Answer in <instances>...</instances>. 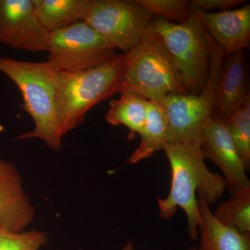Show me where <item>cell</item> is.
I'll return each mask as SVG.
<instances>
[{
  "label": "cell",
  "mask_w": 250,
  "mask_h": 250,
  "mask_svg": "<svg viewBox=\"0 0 250 250\" xmlns=\"http://www.w3.org/2000/svg\"><path fill=\"white\" fill-rule=\"evenodd\" d=\"M162 150L170 164L172 179L167 196L157 198L159 215L169 220L182 208L187 218L188 234L196 240L200 222L196 192L209 207L215 205L226 188L225 179L208 170L200 143H166Z\"/></svg>",
  "instance_id": "1"
},
{
  "label": "cell",
  "mask_w": 250,
  "mask_h": 250,
  "mask_svg": "<svg viewBox=\"0 0 250 250\" xmlns=\"http://www.w3.org/2000/svg\"><path fill=\"white\" fill-rule=\"evenodd\" d=\"M0 72L9 77L22 94V108L34 123L29 132L15 140H42L47 147L59 151L62 139L56 111V79L58 70L49 62H30L0 57Z\"/></svg>",
  "instance_id": "2"
},
{
  "label": "cell",
  "mask_w": 250,
  "mask_h": 250,
  "mask_svg": "<svg viewBox=\"0 0 250 250\" xmlns=\"http://www.w3.org/2000/svg\"><path fill=\"white\" fill-rule=\"evenodd\" d=\"M125 57L116 54L88 70L57 72L56 111L62 138L83 123L95 105L118 93Z\"/></svg>",
  "instance_id": "3"
},
{
  "label": "cell",
  "mask_w": 250,
  "mask_h": 250,
  "mask_svg": "<svg viewBox=\"0 0 250 250\" xmlns=\"http://www.w3.org/2000/svg\"><path fill=\"white\" fill-rule=\"evenodd\" d=\"M125 56L118 93L134 94L155 103L167 95L188 94L170 54L152 29Z\"/></svg>",
  "instance_id": "4"
},
{
  "label": "cell",
  "mask_w": 250,
  "mask_h": 250,
  "mask_svg": "<svg viewBox=\"0 0 250 250\" xmlns=\"http://www.w3.org/2000/svg\"><path fill=\"white\" fill-rule=\"evenodd\" d=\"M150 29L160 37L178 71L188 94L200 93L209 72V35L192 11L186 22L178 24L152 18Z\"/></svg>",
  "instance_id": "5"
},
{
  "label": "cell",
  "mask_w": 250,
  "mask_h": 250,
  "mask_svg": "<svg viewBox=\"0 0 250 250\" xmlns=\"http://www.w3.org/2000/svg\"><path fill=\"white\" fill-rule=\"evenodd\" d=\"M209 72L200 93L170 95L159 102L168 123L167 143H195L201 144L207 125L213 117L216 92L224 52L209 36Z\"/></svg>",
  "instance_id": "6"
},
{
  "label": "cell",
  "mask_w": 250,
  "mask_h": 250,
  "mask_svg": "<svg viewBox=\"0 0 250 250\" xmlns=\"http://www.w3.org/2000/svg\"><path fill=\"white\" fill-rule=\"evenodd\" d=\"M152 18L136 0H89L83 21L126 54L150 29Z\"/></svg>",
  "instance_id": "7"
},
{
  "label": "cell",
  "mask_w": 250,
  "mask_h": 250,
  "mask_svg": "<svg viewBox=\"0 0 250 250\" xmlns=\"http://www.w3.org/2000/svg\"><path fill=\"white\" fill-rule=\"evenodd\" d=\"M46 52L47 62L56 70L68 72L98 66L116 54V49L83 21L49 31Z\"/></svg>",
  "instance_id": "8"
},
{
  "label": "cell",
  "mask_w": 250,
  "mask_h": 250,
  "mask_svg": "<svg viewBox=\"0 0 250 250\" xmlns=\"http://www.w3.org/2000/svg\"><path fill=\"white\" fill-rule=\"evenodd\" d=\"M49 34L36 16L32 0H0V44L46 52Z\"/></svg>",
  "instance_id": "9"
},
{
  "label": "cell",
  "mask_w": 250,
  "mask_h": 250,
  "mask_svg": "<svg viewBox=\"0 0 250 250\" xmlns=\"http://www.w3.org/2000/svg\"><path fill=\"white\" fill-rule=\"evenodd\" d=\"M204 159H209L218 166L230 193L250 185L247 169L227 127L225 121L212 118L206 128L201 144Z\"/></svg>",
  "instance_id": "10"
},
{
  "label": "cell",
  "mask_w": 250,
  "mask_h": 250,
  "mask_svg": "<svg viewBox=\"0 0 250 250\" xmlns=\"http://www.w3.org/2000/svg\"><path fill=\"white\" fill-rule=\"evenodd\" d=\"M35 218L16 165L0 159V231L21 233Z\"/></svg>",
  "instance_id": "11"
},
{
  "label": "cell",
  "mask_w": 250,
  "mask_h": 250,
  "mask_svg": "<svg viewBox=\"0 0 250 250\" xmlns=\"http://www.w3.org/2000/svg\"><path fill=\"white\" fill-rule=\"evenodd\" d=\"M197 14L208 35L223 49L225 57L243 52L249 45L250 4L219 12Z\"/></svg>",
  "instance_id": "12"
},
{
  "label": "cell",
  "mask_w": 250,
  "mask_h": 250,
  "mask_svg": "<svg viewBox=\"0 0 250 250\" xmlns=\"http://www.w3.org/2000/svg\"><path fill=\"white\" fill-rule=\"evenodd\" d=\"M249 99L243 52L225 56L217 84L212 118L226 122Z\"/></svg>",
  "instance_id": "13"
},
{
  "label": "cell",
  "mask_w": 250,
  "mask_h": 250,
  "mask_svg": "<svg viewBox=\"0 0 250 250\" xmlns=\"http://www.w3.org/2000/svg\"><path fill=\"white\" fill-rule=\"evenodd\" d=\"M200 243L197 250H250V233L225 226L215 218L207 202L198 198Z\"/></svg>",
  "instance_id": "14"
},
{
  "label": "cell",
  "mask_w": 250,
  "mask_h": 250,
  "mask_svg": "<svg viewBox=\"0 0 250 250\" xmlns=\"http://www.w3.org/2000/svg\"><path fill=\"white\" fill-rule=\"evenodd\" d=\"M36 16L49 31L83 21L89 0H32Z\"/></svg>",
  "instance_id": "15"
},
{
  "label": "cell",
  "mask_w": 250,
  "mask_h": 250,
  "mask_svg": "<svg viewBox=\"0 0 250 250\" xmlns=\"http://www.w3.org/2000/svg\"><path fill=\"white\" fill-rule=\"evenodd\" d=\"M140 136L141 142L130 156L129 164L151 157L167 143L168 123L166 112L159 103L148 101L147 118Z\"/></svg>",
  "instance_id": "16"
},
{
  "label": "cell",
  "mask_w": 250,
  "mask_h": 250,
  "mask_svg": "<svg viewBox=\"0 0 250 250\" xmlns=\"http://www.w3.org/2000/svg\"><path fill=\"white\" fill-rule=\"evenodd\" d=\"M111 100L106 121L113 126H125L129 130L128 139L142 132L147 114L148 100L134 94L121 93Z\"/></svg>",
  "instance_id": "17"
},
{
  "label": "cell",
  "mask_w": 250,
  "mask_h": 250,
  "mask_svg": "<svg viewBox=\"0 0 250 250\" xmlns=\"http://www.w3.org/2000/svg\"><path fill=\"white\" fill-rule=\"evenodd\" d=\"M213 214L222 225L250 233V184L238 189L229 198L220 202Z\"/></svg>",
  "instance_id": "18"
},
{
  "label": "cell",
  "mask_w": 250,
  "mask_h": 250,
  "mask_svg": "<svg viewBox=\"0 0 250 250\" xmlns=\"http://www.w3.org/2000/svg\"><path fill=\"white\" fill-rule=\"evenodd\" d=\"M227 127L242 161L250 166V99L227 120Z\"/></svg>",
  "instance_id": "19"
},
{
  "label": "cell",
  "mask_w": 250,
  "mask_h": 250,
  "mask_svg": "<svg viewBox=\"0 0 250 250\" xmlns=\"http://www.w3.org/2000/svg\"><path fill=\"white\" fill-rule=\"evenodd\" d=\"M151 16L173 23H183L191 13L190 1L186 0H136Z\"/></svg>",
  "instance_id": "20"
},
{
  "label": "cell",
  "mask_w": 250,
  "mask_h": 250,
  "mask_svg": "<svg viewBox=\"0 0 250 250\" xmlns=\"http://www.w3.org/2000/svg\"><path fill=\"white\" fill-rule=\"evenodd\" d=\"M43 231L31 229L21 233L0 231V250H39L48 243Z\"/></svg>",
  "instance_id": "21"
},
{
  "label": "cell",
  "mask_w": 250,
  "mask_h": 250,
  "mask_svg": "<svg viewBox=\"0 0 250 250\" xmlns=\"http://www.w3.org/2000/svg\"><path fill=\"white\" fill-rule=\"evenodd\" d=\"M245 0H192L190 1L192 11L198 13H210L213 10L226 11L231 8L245 4Z\"/></svg>",
  "instance_id": "22"
},
{
  "label": "cell",
  "mask_w": 250,
  "mask_h": 250,
  "mask_svg": "<svg viewBox=\"0 0 250 250\" xmlns=\"http://www.w3.org/2000/svg\"><path fill=\"white\" fill-rule=\"evenodd\" d=\"M123 250H134L132 244L131 243H128L123 248Z\"/></svg>",
  "instance_id": "23"
},
{
  "label": "cell",
  "mask_w": 250,
  "mask_h": 250,
  "mask_svg": "<svg viewBox=\"0 0 250 250\" xmlns=\"http://www.w3.org/2000/svg\"><path fill=\"white\" fill-rule=\"evenodd\" d=\"M187 250H197V248H195V247L192 246L190 247V248H188Z\"/></svg>",
  "instance_id": "24"
},
{
  "label": "cell",
  "mask_w": 250,
  "mask_h": 250,
  "mask_svg": "<svg viewBox=\"0 0 250 250\" xmlns=\"http://www.w3.org/2000/svg\"><path fill=\"white\" fill-rule=\"evenodd\" d=\"M4 130V126H2V125H0V132H2Z\"/></svg>",
  "instance_id": "25"
}]
</instances>
